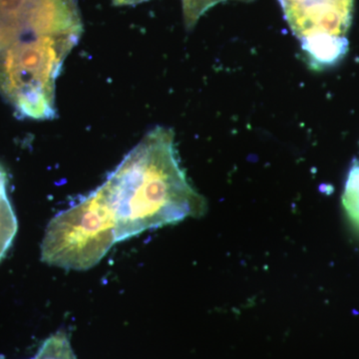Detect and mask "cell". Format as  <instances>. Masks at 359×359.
<instances>
[{
    "instance_id": "obj_2",
    "label": "cell",
    "mask_w": 359,
    "mask_h": 359,
    "mask_svg": "<svg viewBox=\"0 0 359 359\" xmlns=\"http://www.w3.org/2000/svg\"><path fill=\"white\" fill-rule=\"evenodd\" d=\"M174 138L166 127L151 130L102 184L117 242L205 214V201L180 166Z\"/></svg>"
},
{
    "instance_id": "obj_1",
    "label": "cell",
    "mask_w": 359,
    "mask_h": 359,
    "mask_svg": "<svg viewBox=\"0 0 359 359\" xmlns=\"http://www.w3.org/2000/svg\"><path fill=\"white\" fill-rule=\"evenodd\" d=\"M82 32L76 0H0V95L18 117H55L56 79Z\"/></svg>"
},
{
    "instance_id": "obj_8",
    "label": "cell",
    "mask_w": 359,
    "mask_h": 359,
    "mask_svg": "<svg viewBox=\"0 0 359 359\" xmlns=\"http://www.w3.org/2000/svg\"><path fill=\"white\" fill-rule=\"evenodd\" d=\"M241 1L249 4L254 0H182L183 4L184 23L188 32L192 30L200 18L212 7L218 6L222 2Z\"/></svg>"
},
{
    "instance_id": "obj_5",
    "label": "cell",
    "mask_w": 359,
    "mask_h": 359,
    "mask_svg": "<svg viewBox=\"0 0 359 359\" xmlns=\"http://www.w3.org/2000/svg\"><path fill=\"white\" fill-rule=\"evenodd\" d=\"M7 176L0 166V261L13 244L18 233V219L7 197Z\"/></svg>"
},
{
    "instance_id": "obj_4",
    "label": "cell",
    "mask_w": 359,
    "mask_h": 359,
    "mask_svg": "<svg viewBox=\"0 0 359 359\" xmlns=\"http://www.w3.org/2000/svg\"><path fill=\"white\" fill-rule=\"evenodd\" d=\"M290 29L314 69L330 67L348 51L354 0H280Z\"/></svg>"
},
{
    "instance_id": "obj_3",
    "label": "cell",
    "mask_w": 359,
    "mask_h": 359,
    "mask_svg": "<svg viewBox=\"0 0 359 359\" xmlns=\"http://www.w3.org/2000/svg\"><path fill=\"white\" fill-rule=\"evenodd\" d=\"M116 243L115 214L101 185L51 219L42 241L41 259L49 266L86 271Z\"/></svg>"
},
{
    "instance_id": "obj_6",
    "label": "cell",
    "mask_w": 359,
    "mask_h": 359,
    "mask_svg": "<svg viewBox=\"0 0 359 359\" xmlns=\"http://www.w3.org/2000/svg\"><path fill=\"white\" fill-rule=\"evenodd\" d=\"M342 205L347 217L359 231V160L354 159L349 168L342 195Z\"/></svg>"
},
{
    "instance_id": "obj_7",
    "label": "cell",
    "mask_w": 359,
    "mask_h": 359,
    "mask_svg": "<svg viewBox=\"0 0 359 359\" xmlns=\"http://www.w3.org/2000/svg\"><path fill=\"white\" fill-rule=\"evenodd\" d=\"M32 359H77L67 334L58 332L45 340Z\"/></svg>"
},
{
    "instance_id": "obj_9",
    "label": "cell",
    "mask_w": 359,
    "mask_h": 359,
    "mask_svg": "<svg viewBox=\"0 0 359 359\" xmlns=\"http://www.w3.org/2000/svg\"><path fill=\"white\" fill-rule=\"evenodd\" d=\"M146 1L148 0H112L113 4L116 6H137Z\"/></svg>"
}]
</instances>
